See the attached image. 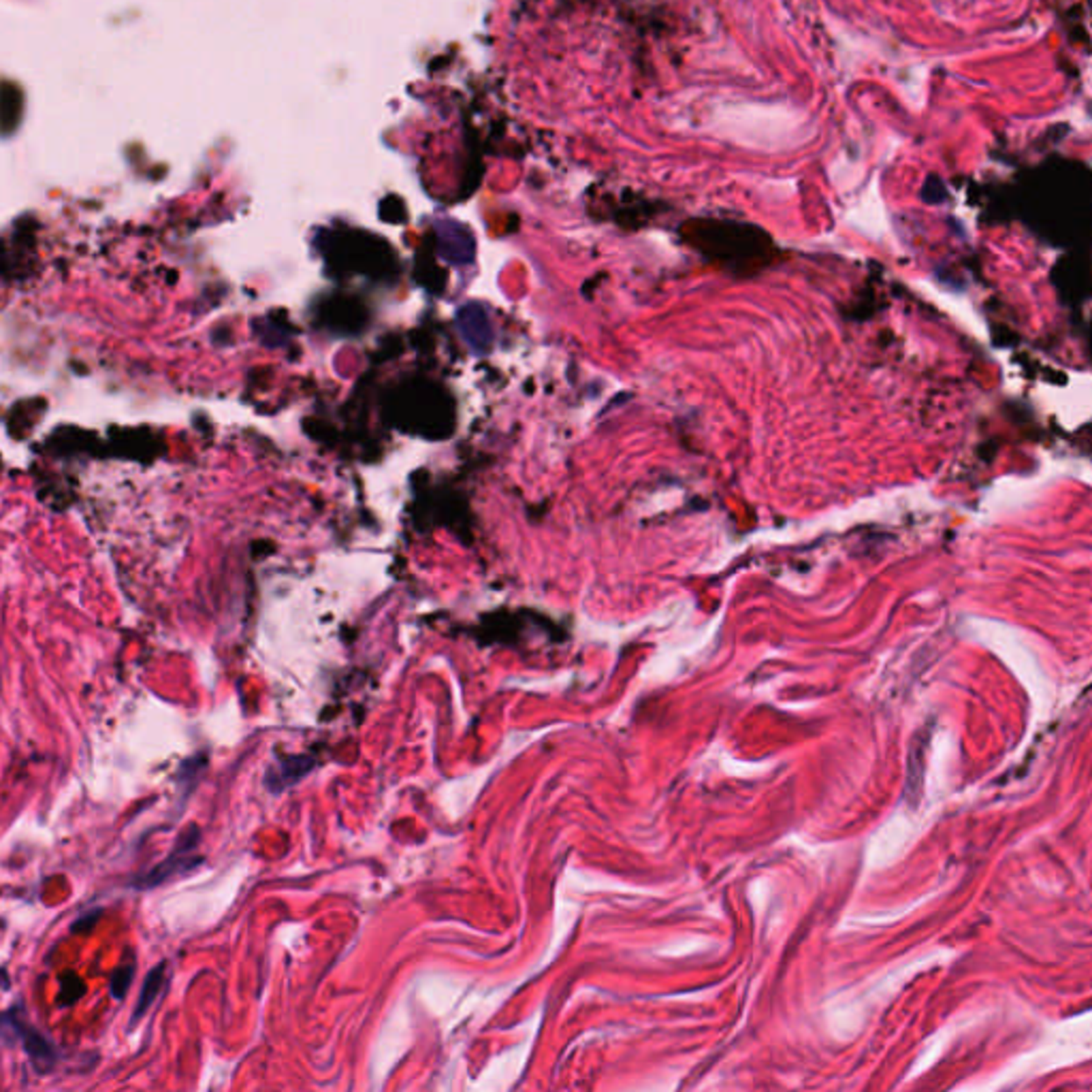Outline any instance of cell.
Here are the masks:
<instances>
[{
  "label": "cell",
  "mask_w": 1092,
  "mask_h": 1092,
  "mask_svg": "<svg viewBox=\"0 0 1092 1092\" xmlns=\"http://www.w3.org/2000/svg\"><path fill=\"white\" fill-rule=\"evenodd\" d=\"M197 843H198V830L197 828H190V832H186V835L180 837V841H177L176 850H173L171 856H169L165 862H161V865L154 868V871L147 873V877H143V880L139 881V886L141 887L161 886V883H165L171 880V877H176L177 873L188 871L190 866H195L198 862V858L197 860H190V853L197 847Z\"/></svg>",
  "instance_id": "cell-2"
},
{
  "label": "cell",
  "mask_w": 1092,
  "mask_h": 1092,
  "mask_svg": "<svg viewBox=\"0 0 1092 1092\" xmlns=\"http://www.w3.org/2000/svg\"><path fill=\"white\" fill-rule=\"evenodd\" d=\"M162 986H165V962L147 973L146 981H143V986H141V992H139L135 1014H133V1024L141 1020V1017L150 1011V1007H154V1002H156L158 996H161Z\"/></svg>",
  "instance_id": "cell-3"
},
{
  "label": "cell",
  "mask_w": 1092,
  "mask_h": 1092,
  "mask_svg": "<svg viewBox=\"0 0 1092 1092\" xmlns=\"http://www.w3.org/2000/svg\"><path fill=\"white\" fill-rule=\"evenodd\" d=\"M0 1037L3 1039H11L13 1037V1039L19 1041L24 1050H26V1054L31 1056L37 1071H41V1074H46V1071L54 1067V1060H56L54 1047L49 1045V1041L37 1029H32L26 1022L19 1020L16 1011H11V1014H0Z\"/></svg>",
  "instance_id": "cell-1"
},
{
  "label": "cell",
  "mask_w": 1092,
  "mask_h": 1092,
  "mask_svg": "<svg viewBox=\"0 0 1092 1092\" xmlns=\"http://www.w3.org/2000/svg\"><path fill=\"white\" fill-rule=\"evenodd\" d=\"M98 917H101V909H94V911L88 913V916L79 917L75 924H73V932H75V935H77V932L90 930V928L98 922Z\"/></svg>",
  "instance_id": "cell-5"
},
{
  "label": "cell",
  "mask_w": 1092,
  "mask_h": 1092,
  "mask_svg": "<svg viewBox=\"0 0 1092 1092\" xmlns=\"http://www.w3.org/2000/svg\"><path fill=\"white\" fill-rule=\"evenodd\" d=\"M133 977H135V965H133V962L126 966H120V969L116 971V975H113V980H111V992L116 999H124V996H126L128 988H131L133 984Z\"/></svg>",
  "instance_id": "cell-4"
},
{
  "label": "cell",
  "mask_w": 1092,
  "mask_h": 1092,
  "mask_svg": "<svg viewBox=\"0 0 1092 1092\" xmlns=\"http://www.w3.org/2000/svg\"><path fill=\"white\" fill-rule=\"evenodd\" d=\"M82 995H83V984H82V980H79L77 984H75V988H68L67 984L62 986L61 1001L64 1002V1005H73V1002H75L77 999H82Z\"/></svg>",
  "instance_id": "cell-6"
}]
</instances>
